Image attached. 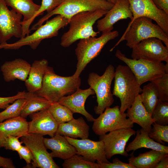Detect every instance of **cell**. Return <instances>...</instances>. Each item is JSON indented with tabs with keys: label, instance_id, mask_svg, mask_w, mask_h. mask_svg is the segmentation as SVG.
<instances>
[{
	"label": "cell",
	"instance_id": "6da1fadb",
	"mask_svg": "<svg viewBox=\"0 0 168 168\" xmlns=\"http://www.w3.org/2000/svg\"><path fill=\"white\" fill-rule=\"evenodd\" d=\"M107 12L100 9L81 12L73 16L69 21L68 30L61 37V45L68 47L78 40L97 36L100 32L95 31L93 26Z\"/></svg>",
	"mask_w": 168,
	"mask_h": 168
},
{
	"label": "cell",
	"instance_id": "7a4b0ae2",
	"mask_svg": "<svg viewBox=\"0 0 168 168\" xmlns=\"http://www.w3.org/2000/svg\"><path fill=\"white\" fill-rule=\"evenodd\" d=\"M81 84L79 77L60 76L55 73L52 67L48 66L41 86L35 93L52 102H58L62 97L74 93Z\"/></svg>",
	"mask_w": 168,
	"mask_h": 168
},
{
	"label": "cell",
	"instance_id": "3957f363",
	"mask_svg": "<svg viewBox=\"0 0 168 168\" xmlns=\"http://www.w3.org/2000/svg\"><path fill=\"white\" fill-rule=\"evenodd\" d=\"M151 19L141 17L130 22L124 33L118 42L110 50H113L121 41H126V45L132 49L141 41L152 37L161 40L168 48V35Z\"/></svg>",
	"mask_w": 168,
	"mask_h": 168
},
{
	"label": "cell",
	"instance_id": "277c9868",
	"mask_svg": "<svg viewBox=\"0 0 168 168\" xmlns=\"http://www.w3.org/2000/svg\"><path fill=\"white\" fill-rule=\"evenodd\" d=\"M114 84L112 94L121 102V114L129 108L142 89L134 75L127 66L119 65L115 70Z\"/></svg>",
	"mask_w": 168,
	"mask_h": 168
},
{
	"label": "cell",
	"instance_id": "5b68a950",
	"mask_svg": "<svg viewBox=\"0 0 168 168\" xmlns=\"http://www.w3.org/2000/svg\"><path fill=\"white\" fill-rule=\"evenodd\" d=\"M114 5L107 0H64L59 5L39 20L30 30H35L55 15H60L70 20L73 16L81 12L100 9L108 11Z\"/></svg>",
	"mask_w": 168,
	"mask_h": 168
},
{
	"label": "cell",
	"instance_id": "8992f818",
	"mask_svg": "<svg viewBox=\"0 0 168 168\" xmlns=\"http://www.w3.org/2000/svg\"><path fill=\"white\" fill-rule=\"evenodd\" d=\"M69 21L65 17L58 15L47 21L31 35L21 38L13 43L0 44V49H17L23 46L28 45L32 49H35L43 40L57 36L59 31L67 26Z\"/></svg>",
	"mask_w": 168,
	"mask_h": 168
},
{
	"label": "cell",
	"instance_id": "52a82bcc",
	"mask_svg": "<svg viewBox=\"0 0 168 168\" xmlns=\"http://www.w3.org/2000/svg\"><path fill=\"white\" fill-rule=\"evenodd\" d=\"M119 35L117 30L102 33L99 37H90L80 40L75 50L77 63L76 69L73 75L79 77L82 71L91 60L100 54L105 45Z\"/></svg>",
	"mask_w": 168,
	"mask_h": 168
},
{
	"label": "cell",
	"instance_id": "ba28073f",
	"mask_svg": "<svg viewBox=\"0 0 168 168\" xmlns=\"http://www.w3.org/2000/svg\"><path fill=\"white\" fill-rule=\"evenodd\" d=\"M114 73V67L110 64L101 76L94 72L89 74L88 84L96 96L97 105L95 106L94 110L97 114L100 115L114 103V99L111 86Z\"/></svg>",
	"mask_w": 168,
	"mask_h": 168
},
{
	"label": "cell",
	"instance_id": "9c48e42d",
	"mask_svg": "<svg viewBox=\"0 0 168 168\" xmlns=\"http://www.w3.org/2000/svg\"><path fill=\"white\" fill-rule=\"evenodd\" d=\"M115 56L126 64L140 85L168 73V62L165 64L160 61L129 58L119 49L116 50Z\"/></svg>",
	"mask_w": 168,
	"mask_h": 168
},
{
	"label": "cell",
	"instance_id": "30bf717a",
	"mask_svg": "<svg viewBox=\"0 0 168 168\" xmlns=\"http://www.w3.org/2000/svg\"><path fill=\"white\" fill-rule=\"evenodd\" d=\"M127 117L126 113H121L119 106L107 107L93 121L92 130L100 136L116 130L132 128L134 123Z\"/></svg>",
	"mask_w": 168,
	"mask_h": 168
},
{
	"label": "cell",
	"instance_id": "8fae6325",
	"mask_svg": "<svg viewBox=\"0 0 168 168\" xmlns=\"http://www.w3.org/2000/svg\"><path fill=\"white\" fill-rule=\"evenodd\" d=\"M22 15L9 10L4 0H0V44H5L12 37H23Z\"/></svg>",
	"mask_w": 168,
	"mask_h": 168
},
{
	"label": "cell",
	"instance_id": "7c38bea8",
	"mask_svg": "<svg viewBox=\"0 0 168 168\" xmlns=\"http://www.w3.org/2000/svg\"><path fill=\"white\" fill-rule=\"evenodd\" d=\"M21 140L31 151L34 161L31 168H59L50 153L47 150L44 142L43 136L40 134L27 133L21 137Z\"/></svg>",
	"mask_w": 168,
	"mask_h": 168
},
{
	"label": "cell",
	"instance_id": "4fadbf2b",
	"mask_svg": "<svg viewBox=\"0 0 168 168\" xmlns=\"http://www.w3.org/2000/svg\"><path fill=\"white\" fill-rule=\"evenodd\" d=\"M132 49L133 59L168 62V48L158 38L152 37L142 40Z\"/></svg>",
	"mask_w": 168,
	"mask_h": 168
},
{
	"label": "cell",
	"instance_id": "5bb4252c",
	"mask_svg": "<svg viewBox=\"0 0 168 168\" xmlns=\"http://www.w3.org/2000/svg\"><path fill=\"white\" fill-rule=\"evenodd\" d=\"M133 18L130 22L136 19L145 17L155 21L168 35V14L159 9L152 0H128Z\"/></svg>",
	"mask_w": 168,
	"mask_h": 168
},
{
	"label": "cell",
	"instance_id": "9a60e30c",
	"mask_svg": "<svg viewBox=\"0 0 168 168\" xmlns=\"http://www.w3.org/2000/svg\"><path fill=\"white\" fill-rule=\"evenodd\" d=\"M136 133L132 128H122L100 136L99 140L104 143L107 159H110L115 155L128 157L129 155L125 150L126 145L130 138Z\"/></svg>",
	"mask_w": 168,
	"mask_h": 168
},
{
	"label": "cell",
	"instance_id": "2e32d148",
	"mask_svg": "<svg viewBox=\"0 0 168 168\" xmlns=\"http://www.w3.org/2000/svg\"><path fill=\"white\" fill-rule=\"evenodd\" d=\"M64 137L75 147L76 154L82 156L85 159L92 162L96 161L102 163L110 162L106 157L104 144L101 140L95 141L88 138L78 139Z\"/></svg>",
	"mask_w": 168,
	"mask_h": 168
},
{
	"label": "cell",
	"instance_id": "e0dca14e",
	"mask_svg": "<svg viewBox=\"0 0 168 168\" xmlns=\"http://www.w3.org/2000/svg\"><path fill=\"white\" fill-rule=\"evenodd\" d=\"M105 15L98 21L96 26L98 31L102 33L112 31L114 25L120 20L130 18L131 20L133 18L128 0H116Z\"/></svg>",
	"mask_w": 168,
	"mask_h": 168
},
{
	"label": "cell",
	"instance_id": "ac0fdd59",
	"mask_svg": "<svg viewBox=\"0 0 168 168\" xmlns=\"http://www.w3.org/2000/svg\"><path fill=\"white\" fill-rule=\"evenodd\" d=\"M31 120L28 122V133L42 136H54L57 133L59 124L49 109L43 110L29 115Z\"/></svg>",
	"mask_w": 168,
	"mask_h": 168
},
{
	"label": "cell",
	"instance_id": "d6986e66",
	"mask_svg": "<svg viewBox=\"0 0 168 168\" xmlns=\"http://www.w3.org/2000/svg\"><path fill=\"white\" fill-rule=\"evenodd\" d=\"M95 94L91 88L82 90L78 88L73 94L61 98L58 102L68 108L73 113H78L84 116L87 120L93 122L95 119L85 109V104L87 98Z\"/></svg>",
	"mask_w": 168,
	"mask_h": 168
},
{
	"label": "cell",
	"instance_id": "ffe728a7",
	"mask_svg": "<svg viewBox=\"0 0 168 168\" xmlns=\"http://www.w3.org/2000/svg\"><path fill=\"white\" fill-rule=\"evenodd\" d=\"M7 6L21 14L23 19L21 21L23 28V37L29 35L30 26L32 19L40 7L34 2L33 0H4Z\"/></svg>",
	"mask_w": 168,
	"mask_h": 168
},
{
	"label": "cell",
	"instance_id": "44dd1931",
	"mask_svg": "<svg viewBox=\"0 0 168 168\" xmlns=\"http://www.w3.org/2000/svg\"><path fill=\"white\" fill-rule=\"evenodd\" d=\"M31 65L21 58L5 62L1 67L5 81L10 82L16 79L25 82L30 72Z\"/></svg>",
	"mask_w": 168,
	"mask_h": 168
},
{
	"label": "cell",
	"instance_id": "7402d4cb",
	"mask_svg": "<svg viewBox=\"0 0 168 168\" xmlns=\"http://www.w3.org/2000/svg\"><path fill=\"white\" fill-rule=\"evenodd\" d=\"M44 142L47 148L51 151L52 156L63 160L69 158L77 153L75 147L65 138L57 133L50 138H44Z\"/></svg>",
	"mask_w": 168,
	"mask_h": 168
},
{
	"label": "cell",
	"instance_id": "603a6c76",
	"mask_svg": "<svg viewBox=\"0 0 168 168\" xmlns=\"http://www.w3.org/2000/svg\"><path fill=\"white\" fill-rule=\"evenodd\" d=\"M127 116L134 123L149 133L154 123L151 115L146 110L141 100L140 94L136 97L131 106L127 110Z\"/></svg>",
	"mask_w": 168,
	"mask_h": 168
},
{
	"label": "cell",
	"instance_id": "cb8c5ba5",
	"mask_svg": "<svg viewBox=\"0 0 168 168\" xmlns=\"http://www.w3.org/2000/svg\"><path fill=\"white\" fill-rule=\"evenodd\" d=\"M90 127L82 117L66 123L60 124L57 133L70 138H87L89 135Z\"/></svg>",
	"mask_w": 168,
	"mask_h": 168
},
{
	"label": "cell",
	"instance_id": "d4e9b609",
	"mask_svg": "<svg viewBox=\"0 0 168 168\" xmlns=\"http://www.w3.org/2000/svg\"><path fill=\"white\" fill-rule=\"evenodd\" d=\"M28 132V122L20 116L0 122V148L7 136L12 135L21 137Z\"/></svg>",
	"mask_w": 168,
	"mask_h": 168
},
{
	"label": "cell",
	"instance_id": "484cf974",
	"mask_svg": "<svg viewBox=\"0 0 168 168\" xmlns=\"http://www.w3.org/2000/svg\"><path fill=\"white\" fill-rule=\"evenodd\" d=\"M48 66V61L45 59L35 60L33 62L28 77L25 82L28 92H35L40 88Z\"/></svg>",
	"mask_w": 168,
	"mask_h": 168
},
{
	"label": "cell",
	"instance_id": "4316f807",
	"mask_svg": "<svg viewBox=\"0 0 168 168\" xmlns=\"http://www.w3.org/2000/svg\"><path fill=\"white\" fill-rule=\"evenodd\" d=\"M134 139L125 147L127 152L131 151L133 152L141 148L163 152L168 153V147L157 143L150 138L149 133L142 129L138 130Z\"/></svg>",
	"mask_w": 168,
	"mask_h": 168
},
{
	"label": "cell",
	"instance_id": "83f0119b",
	"mask_svg": "<svg viewBox=\"0 0 168 168\" xmlns=\"http://www.w3.org/2000/svg\"><path fill=\"white\" fill-rule=\"evenodd\" d=\"M168 153L152 150L135 156L133 153L128 159V163L136 168H155L160 161Z\"/></svg>",
	"mask_w": 168,
	"mask_h": 168
},
{
	"label": "cell",
	"instance_id": "f1b7e54d",
	"mask_svg": "<svg viewBox=\"0 0 168 168\" xmlns=\"http://www.w3.org/2000/svg\"><path fill=\"white\" fill-rule=\"evenodd\" d=\"M26 102L20 113V116L26 119L30 114L48 109L53 103L37 95L35 92H26Z\"/></svg>",
	"mask_w": 168,
	"mask_h": 168
},
{
	"label": "cell",
	"instance_id": "f546056e",
	"mask_svg": "<svg viewBox=\"0 0 168 168\" xmlns=\"http://www.w3.org/2000/svg\"><path fill=\"white\" fill-rule=\"evenodd\" d=\"M140 95L142 103L148 113L152 114L158 100L157 91L152 82L144 86Z\"/></svg>",
	"mask_w": 168,
	"mask_h": 168
},
{
	"label": "cell",
	"instance_id": "4dcf8cb0",
	"mask_svg": "<svg viewBox=\"0 0 168 168\" xmlns=\"http://www.w3.org/2000/svg\"><path fill=\"white\" fill-rule=\"evenodd\" d=\"M58 124L65 123L73 119V113L66 106L58 102H53L48 109Z\"/></svg>",
	"mask_w": 168,
	"mask_h": 168
},
{
	"label": "cell",
	"instance_id": "1f68e13d",
	"mask_svg": "<svg viewBox=\"0 0 168 168\" xmlns=\"http://www.w3.org/2000/svg\"><path fill=\"white\" fill-rule=\"evenodd\" d=\"M26 102L25 98H20L9 105L0 112V122L20 116L21 110Z\"/></svg>",
	"mask_w": 168,
	"mask_h": 168
},
{
	"label": "cell",
	"instance_id": "d6a6232c",
	"mask_svg": "<svg viewBox=\"0 0 168 168\" xmlns=\"http://www.w3.org/2000/svg\"><path fill=\"white\" fill-rule=\"evenodd\" d=\"M62 166L64 168H99L98 163L88 161L77 154L65 160Z\"/></svg>",
	"mask_w": 168,
	"mask_h": 168
},
{
	"label": "cell",
	"instance_id": "836d02e7",
	"mask_svg": "<svg viewBox=\"0 0 168 168\" xmlns=\"http://www.w3.org/2000/svg\"><path fill=\"white\" fill-rule=\"evenodd\" d=\"M154 123L163 125L168 124V102L158 99L151 114Z\"/></svg>",
	"mask_w": 168,
	"mask_h": 168
},
{
	"label": "cell",
	"instance_id": "e575fe53",
	"mask_svg": "<svg viewBox=\"0 0 168 168\" xmlns=\"http://www.w3.org/2000/svg\"><path fill=\"white\" fill-rule=\"evenodd\" d=\"M150 82H152L157 91L158 99L168 102V73H165Z\"/></svg>",
	"mask_w": 168,
	"mask_h": 168
},
{
	"label": "cell",
	"instance_id": "d590c367",
	"mask_svg": "<svg viewBox=\"0 0 168 168\" xmlns=\"http://www.w3.org/2000/svg\"><path fill=\"white\" fill-rule=\"evenodd\" d=\"M149 133V137L157 143L164 145L168 142V125H160L155 123Z\"/></svg>",
	"mask_w": 168,
	"mask_h": 168
},
{
	"label": "cell",
	"instance_id": "8d00e7d4",
	"mask_svg": "<svg viewBox=\"0 0 168 168\" xmlns=\"http://www.w3.org/2000/svg\"><path fill=\"white\" fill-rule=\"evenodd\" d=\"M64 0H42L41 5L32 19V21L37 16L42 15L44 12H49L59 5Z\"/></svg>",
	"mask_w": 168,
	"mask_h": 168
},
{
	"label": "cell",
	"instance_id": "74e56055",
	"mask_svg": "<svg viewBox=\"0 0 168 168\" xmlns=\"http://www.w3.org/2000/svg\"><path fill=\"white\" fill-rule=\"evenodd\" d=\"M20 136L9 135L6 137L2 143V147L6 150L17 151L21 147L22 142L20 141Z\"/></svg>",
	"mask_w": 168,
	"mask_h": 168
},
{
	"label": "cell",
	"instance_id": "f35d334b",
	"mask_svg": "<svg viewBox=\"0 0 168 168\" xmlns=\"http://www.w3.org/2000/svg\"><path fill=\"white\" fill-rule=\"evenodd\" d=\"M99 166V168H136L134 166L121 161L118 158H115L112 162L105 163L97 161Z\"/></svg>",
	"mask_w": 168,
	"mask_h": 168
},
{
	"label": "cell",
	"instance_id": "ab89813d",
	"mask_svg": "<svg viewBox=\"0 0 168 168\" xmlns=\"http://www.w3.org/2000/svg\"><path fill=\"white\" fill-rule=\"evenodd\" d=\"M17 152L20 158L24 159L26 161L27 164L26 167L31 168V164L34 161V158L30 150L26 146L22 145Z\"/></svg>",
	"mask_w": 168,
	"mask_h": 168
},
{
	"label": "cell",
	"instance_id": "60d3db41",
	"mask_svg": "<svg viewBox=\"0 0 168 168\" xmlns=\"http://www.w3.org/2000/svg\"><path fill=\"white\" fill-rule=\"evenodd\" d=\"M26 92L25 91L18 92L17 93L13 96L1 97H0V109H5L10 104L12 103L16 100L22 98H25Z\"/></svg>",
	"mask_w": 168,
	"mask_h": 168
},
{
	"label": "cell",
	"instance_id": "b9f144b4",
	"mask_svg": "<svg viewBox=\"0 0 168 168\" xmlns=\"http://www.w3.org/2000/svg\"><path fill=\"white\" fill-rule=\"evenodd\" d=\"M15 168L12 160L8 158H5L0 156V168Z\"/></svg>",
	"mask_w": 168,
	"mask_h": 168
},
{
	"label": "cell",
	"instance_id": "7bdbcfd3",
	"mask_svg": "<svg viewBox=\"0 0 168 168\" xmlns=\"http://www.w3.org/2000/svg\"><path fill=\"white\" fill-rule=\"evenodd\" d=\"M156 6L159 9L168 14V0H152Z\"/></svg>",
	"mask_w": 168,
	"mask_h": 168
},
{
	"label": "cell",
	"instance_id": "ee69618b",
	"mask_svg": "<svg viewBox=\"0 0 168 168\" xmlns=\"http://www.w3.org/2000/svg\"><path fill=\"white\" fill-rule=\"evenodd\" d=\"M168 155L163 158L158 163L155 168H168Z\"/></svg>",
	"mask_w": 168,
	"mask_h": 168
},
{
	"label": "cell",
	"instance_id": "f6af8a7d",
	"mask_svg": "<svg viewBox=\"0 0 168 168\" xmlns=\"http://www.w3.org/2000/svg\"><path fill=\"white\" fill-rule=\"evenodd\" d=\"M108 1L112 3L113 4H114L116 2V0H107Z\"/></svg>",
	"mask_w": 168,
	"mask_h": 168
}]
</instances>
